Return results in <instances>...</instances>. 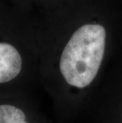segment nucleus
<instances>
[{
  "label": "nucleus",
  "mask_w": 122,
  "mask_h": 123,
  "mask_svg": "<svg viewBox=\"0 0 122 123\" xmlns=\"http://www.w3.org/2000/svg\"><path fill=\"white\" fill-rule=\"evenodd\" d=\"M105 28L98 23L79 27L62 53L59 68L68 84L78 88L90 85L102 62L106 44Z\"/></svg>",
  "instance_id": "obj_1"
},
{
  "label": "nucleus",
  "mask_w": 122,
  "mask_h": 123,
  "mask_svg": "<svg viewBox=\"0 0 122 123\" xmlns=\"http://www.w3.org/2000/svg\"><path fill=\"white\" fill-rule=\"evenodd\" d=\"M22 59L14 46L0 43V83L9 82L19 75Z\"/></svg>",
  "instance_id": "obj_2"
},
{
  "label": "nucleus",
  "mask_w": 122,
  "mask_h": 123,
  "mask_svg": "<svg viewBox=\"0 0 122 123\" xmlns=\"http://www.w3.org/2000/svg\"><path fill=\"white\" fill-rule=\"evenodd\" d=\"M0 123H28L25 114L17 107L2 104L0 105Z\"/></svg>",
  "instance_id": "obj_3"
}]
</instances>
